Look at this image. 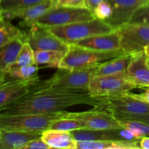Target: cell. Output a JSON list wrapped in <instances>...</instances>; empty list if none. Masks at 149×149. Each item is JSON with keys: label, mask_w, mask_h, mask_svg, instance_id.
I'll list each match as a JSON object with an SVG mask.
<instances>
[{"label": "cell", "mask_w": 149, "mask_h": 149, "mask_svg": "<svg viewBox=\"0 0 149 149\" xmlns=\"http://www.w3.org/2000/svg\"><path fill=\"white\" fill-rule=\"evenodd\" d=\"M149 58L145 52L135 54L125 71L128 80L136 88H146L149 86Z\"/></svg>", "instance_id": "9a60e30c"}, {"label": "cell", "mask_w": 149, "mask_h": 149, "mask_svg": "<svg viewBox=\"0 0 149 149\" xmlns=\"http://www.w3.org/2000/svg\"><path fill=\"white\" fill-rule=\"evenodd\" d=\"M49 28L53 34L68 45L95 35L110 33L114 31L105 20L97 18Z\"/></svg>", "instance_id": "277c9868"}, {"label": "cell", "mask_w": 149, "mask_h": 149, "mask_svg": "<svg viewBox=\"0 0 149 149\" xmlns=\"http://www.w3.org/2000/svg\"><path fill=\"white\" fill-rule=\"evenodd\" d=\"M94 17L102 20H106L112 15L113 8L108 0L103 1L98 4L97 7L93 12Z\"/></svg>", "instance_id": "f546056e"}, {"label": "cell", "mask_w": 149, "mask_h": 149, "mask_svg": "<svg viewBox=\"0 0 149 149\" xmlns=\"http://www.w3.org/2000/svg\"><path fill=\"white\" fill-rule=\"evenodd\" d=\"M82 47L89 48L94 50L101 52H111V51H120V37L116 30L110 33L95 35L87 39H82L74 43Z\"/></svg>", "instance_id": "2e32d148"}, {"label": "cell", "mask_w": 149, "mask_h": 149, "mask_svg": "<svg viewBox=\"0 0 149 149\" xmlns=\"http://www.w3.org/2000/svg\"><path fill=\"white\" fill-rule=\"evenodd\" d=\"M55 5L54 0H44L41 2L15 11L2 12V16L4 19L12 20L15 18L20 19L19 23L22 28L31 27L37 23L39 19L45 15L49 10Z\"/></svg>", "instance_id": "4fadbf2b"}, {"label": "cell", "mask_w": 149, "mask_h": 149, "mask_svg": "<svg viewBox=\"0 0 149 149\" xmlns=\"http://www.w3.org/2000/svg\"><path fill=\"white\" fill-rule=\"evenodd\" d=\"M23 40L34 51L58 50L67 52L69 49V45L53 34L48 26L38 23L23 31Z\"/></svg>", "instance_id": "9c48e42d"}, {"label": "cell", "mask_w": 149, "mask_h": 149, "mask_svg": "<svg viewBox=\"0 0 149 149\" xmlns=\"http://www.w3.org/2000/svg\"><path fill=\"white\" fill-rule=\"evenodd\" d=\"M106 0H86V7L91 12L94 11L95 9L100 4L102 1Z\"/></svg>", "instance_id": "836d02e7"}, {"label": "cell", "mask_w": 149, "mask_h": 149, "mask_svg": "<svg viewBox=\"0 0 149 149\" xmlns=\"http://www.w3.org/2000/svg\"><path fill=\"white\" fill-rule=\"evenodd\" d=\"M23 36V31L14 26L10 20L4 17L0 19V47Z\"/></svg>", "instance_id": "603a6c76"}, {"label": "cell", "mask_w": 149, "mask_h": 149, "mask_svg": "<svg viewBox=\"0 0 149 149\" xmlns=\"http://www.w3.org/2000/svg\"><path fill=\"white\" fill-rule=\"evenodd\" d=\"M34 63H36L34 58V50L32 49L31 45L28 42H24L23 46L21 47L17 54L15 61L10 65L8 72L19 67L32 65Z\"/></svg>", "instance_id": "d4e9b609"}, {"label": "cell", "mask_w": 149, "mask_h": 149, "mask_svg": "<svg viewBox=\"0 0 149 149\" xmlns=\"http://www.w3.org/2000/svg\"><path fill=\"white\" fill-rule=\"evenodd\" d=\"M133 55L132 54L124 53L116 58L101 63L96 68L94 75H104L125 72Z\"/></svg>", "instance_id": "ffe728a7"}, {"label": "cell", "mask_w": 149, "mask_h": 149, "mask_svg": "<svg viewBox=\"0 0 149 149\" xmlns=\"http://www.w3.org/2000/svg\"><path fill=\"white\" fill-rule=\"evenodd\" d=\"M136 88L129 81L125 72L104 75H94L88 87V92L94 97H106L129 92Z\"/></svg>", "instance_id": "8992f818"}, {"label": "cell", "mask_w": 149, "mask_h": 149, "mask_svg": "<svg viewBox=\"0 0 149 149\" xmlns=\"http://www.w3.org/2000/svg\"><path fill=\"white\" fill-rule=\"evenodd\" d=\"M81 128H83V125L79 120L66 117L56 119L51 124L49 127V129L51 130L64 132H72Z\"/></svg>", "instance_id": "484cf974"}, {"label": "cell", "mask_w": 149, "mask_h": 149, "mask_svg": "<svg viewBox=\"0 0 149 149\" xmlns=\"http://www.w3.org/2000/svg\"><path fill=\"white\" fill-rule=\"evenodd\" d=\"M117 119H134V120L141 121L149 125V113L144 115H134V116H125L116 118Z\"/></svg>", "instance_id": "d6a6232c"}, {"label": "cell", "mask_w": 149, "mask_h": 149, "mask_svg": "<svg viewBox=\"0 0 149 149\" xmlns=\"http://www.w3.org/2000/svg\"><path fill=\"white\" fill-rule=\"evenodd\" d=\"M42 138L51 148L77 149V141L70 132L48 129L42 132Z\"/></svg>", "instance_id": "ac0fdd59"}, {"label": "cell", "mask_w": 149, "mask_h": 149, "mask_svg": "<svg viewBox=\"0 0 149 149\" xmlns=\"http://www.w3.org/2000/svg\"><path fill=\"white\" fill-rule=\"evenodd\" d=\"M124 53L122 50L101 52L71 44L60 63L58 68L66 70L90 68Z\"/></svg>", "instance_id": "3957f363"}, {"label": "cell", "mask_w": 149, "mask_h": 149, "mask_svg": "<svg viewBox=\"0 0 149 149\" xmlns=\"http://www.w3.org/2000/svg\"><path fill=\"white\" fill-rule=\"evenodd\" d=\"M116 31L120 37L121 49L125 53H140L149 45V25L127 23Z\"/></svg>", "instance_id": "30bf717a"}, {"label": "cell", "mask_w": 149, "mask_h": 149, "mask_svg": "<svg viewBox=\"0 0 149 149\" xmlns=\"http://www.w3.org/2000/svg\"><path fill=\"white\" fill-rule=\"evenodd\" d=\"M113 8L112 15L105 20L114 30L129 23L134 12L148 0H108Z\"/></svg>", "instance_id": "5bb4252c"}, {"label": "cell", "mask_w": 149, "mask_h": 149, "mask_svg": "<svg viewBox=\"0 0 149 149\" xmlns=\"http://www.w3.org/2000/svg\"><path fill=\"white\" fill-rule=\"evenodd\" d=\"M66 112L0 115V129L42 133L49 129L54 121L65 117Z\"/></svg>", "instance_id": "7a4b0ae2"}, {"label": "cell", "mask_w": 149, "mask_h": 149, "mask_svg": "<svg viewBox=\"0 0 149 149\" xmlns=\"http://www.w3.org/2000/svg\"><path fill=\"white\" fill-rule=\"evenodd\" d=\"M44 0H1L0 8L2 12L15 11L41 2Z\"/></svg>", "instance_id": "4316f807"}, {"label": "cell", "mask_w": 149, "mask_h": 149, "mask_svg": "<svg viewBox=\"0 0 149 149\" xmlns=\"http://www.w3.org/2000/svg\"><path fill=\"white\" fill-rule=\"evenodd\" d=\"M97 66L74 70L58 68L55 74L49 79L45 81L42 80L39 88L57 89L71 91H88L89 84L92 77L94 76Z\"/></svg>", "instance_id": "5b68a950"}, {"label": "cell", "mask_w": 149, "mask_h": 149, "mask_svg": "<svg viewBox=\"0 0 149 149\" xmlns=\"http://www.w3.org/2000/svg\"><path fill=\"white\" fill-rule=\"evenodd\" d=\"M123 127L131 130L141 137L149 136V125L134 119H118Z\"/></svg>", "instance_id": "83f0119b"}, {"label": "cell", "mask_w": 149, "mask_h": 149, "mask_svg": "<svg viewBox=\"0 0 149 149\" xmlns=\"http://www.w3.org/2000/svg\"><path fill=\"white\" fill-rule=\"evenodd\" d=\"M148 63H149V61H148Z\"/></svg>", "instance_id": "b9f144b4"}, {"label": "cell", "mask_w": 149, "mask_h": 149, "mask_svg": "<svg viewBox=\"0 0 149 149\" xmlns=\"http://www.w3.org/2000/svg\"><path fill=\"white\" fill-rule=\"evenodd\" d=\"M42 137V133L20 130H1L2 149H21L33 140Z\"/></svg>", "instance_id": "e0dca14e"}, {"label": "cell", "mask_w": 149, "mask_h": 149, "mask_svg": "<svg viewBox=\"0 0 149 149\" xmlns=\"http://www.w3.org/2000/svg\"><path fill=\"white\" fill-rule=\"evenodd\" d=\"M95 18L87 7H68L55 6L48 10L37 21L39 24L53 27Z\"/></svg>", "instance_id": "ba28073f"}, {"label": "cell", "mask_w": 149, "mask_h": 149, "mask_svg": "<svg viewBox=\"0 0 149 149\" xmlns=\"http://www.w3.org/2000/svg\"><path fill=\"white\" fill-rule=\"evenodd\" d=\"M65 117L78 119L82 123L83 128L93 130H108L122 127L119 120L107 110L94 108L82 112H66Z\"/></svg>", "instance_id": "8fae6325"}, {"label": "cell", "mask_w": 149, "mask_h": 149, "mask_svg": "<svg viewBox=\"0 0 149 149\" xmlns=\"http://www.w3.org/2000/svg\"><path fill=\"white\" fill-rule=\"evenodd\" d=\"M54 1H55V0H54Z\"/></svg>", "instance_id": "7bdbcfd3"}, {"label": "cell", "mask_w": 149, "mask_h": 149, "mask_svg": "<svg viewBox=\"0 0 149 149\" xmlns=\"http://www.w3.org/2000/svg\"><path fill=\"white\" fill-rule=\"evenodd\" d=\"M38 71L39 65L36 63L19 67L9 71L5 75V80H30L39 77Z\"/></svg>", "instance_id": "cb8c5ba5"}, {"label": "cell", "mask_w": 149, "mask_h": 149, "mask_svg": "<svg viewBox=\"0 0 149 149\" xmlns=\"http://www.w3.org/2000/svg\"><path fill=\"white\" fill-rule=\"evenodd\" d=\"M140 147L143 149H149V136H144L140 140Z\"/></svg>", "instance_id": "d590c367"}, {"label": "cell", "mask_w": 149, "mask_h": 149, "mask_svg": "<svg viewBox=\"0 0 149 149\" xmlns=\"http://www.w3.org/2000/svg\"><path fill=\"white\" fill-rule=\"evenodd\" d=\"M128 23L149 25V0L141 4L134 12Z\"/></svg>", "instance_id": "f1b7e54d"}, {"label": "cell", "mask_w": 149, "mask_h": 149, "mask_svg": "<svg viewBox=\"0 0 149 149\" xmlns=\"http://www.w3.org/2000/svg\"><path fill=\"white\" fill-rule=\"evenodd\" d=\"M21 149H51V148L42 140L41 137L28 143Z\"/></svg>", "instance_id": "1f68e13d"}, {"label": "cell", "mask_w": 149, "mask_h": 149, "mask_svg": "<svg viewBox=\"0 0 149 149\" xmlns=\"http://www.w3.org/2000/svg\"><path fill=\"white\" fill-rule=\"evenodd\" d=\"M65 53L66 52L58 50L34 51L35 63L38 65H45L47 68H58Z\"/></svg>", "instance_id": "7402d4cb"}, {"label": "cell", "mask_w": 149, "mask_h": 149, "mask_svg": "<svg viewBox=\"0 0 149 149\" xmlns=\"http://www.w3.org/2000/svg\"><path fill=\"white\" fill-rule=\"evenodd\" d=\"M144 89H145V92H143V93H141V94L135 95H136L137 97H139L140 99H141V100H143V101L149 103V86Z\"/></svg>", "instance_id": "e575fe53"}, {"label": "cell", "mask_w": 149, "mask_h": 149, "mask_svg": "<svg viewBox=\"0 0 149 149\" xmlns=\"http://www.w3.org/2000/svg\"><path fill=\"white\" fill-rule=\"evenodd\" d=\"M105 109L116 118L149 113V103L129 92L104 97Z\"/></svg>", "instance_id": "52a82bcc"}, {"label": "cell", "mask_w": 149, "mask_h": 149, "mask_svg": "<svg viewBox=\"0 0 149 149\" xmlns=\"http://www.w3.org/2000/svg\"><path fill=\"white\" fill-rule=\"evenodd\" d=\"M23 43V36L0 47V75L5 77L10 65L15 61Z\"/></svg>", "instance_id": "d6986e66"}, {"label": "cell", "mask_w": 149, "mask_h": 149, "mask_svg": "<svg viewBox=\"0 0 149 149\" xmlns=\"http://www.w3.org/2000/svg\"><path fill=\"white\" fill-rule=\"evenodd\" d=\"M144 52H145V53L148 55V57L149 58V45L145 48V49H144Z\"/></svg>", "instance_id": "74e56055"}, {"label": "cell", "mask_w": 149, "mask_h": 149, "mask_svg": "<svg viewBox=\"0 0 149 149\" xmlns=\"http://www.w3.org/2000/svg\"><path fill=\"white\" fill-rule=\"evenodd\" d=\"M42 80L39 77L30 80H10L0 85V111L17 99L36 88Z\"/></svg>", "instance_id": "7c38bea8"}, {"label": "cell", "mask_w": 149, "mask_h": 149, "mask_svg": "<svg viewBox=\"0 0 149 149\" xmlns=\"http://www.w3.org/2000/svg\"><path fill=\"white\" fill-rule=\"evenodd\" d=\"M6 81L5 77L2 75H0V85H1L2 84H4Z\"/></svg>", "instance_id": "8d00e7d4"}, {"label": "cell", "mask_w": 149, "mask_h": 149, "mask_svg": "<svg viewBox=\"0 0 149 149\" xmlns=\"http://www.w3.org/2000/svg\"><path fill=\"white\" fill-rule=\"evenodd\" d=\"M0 149H2V145H1V129H0Z\"/></svg>", "instance_id": "f35d334b"}, {"label": "cell", "mask_w": 149, "mask_h": 149, "mask_svg": "<svg viewBox=\"0 0 149 149\" xmlns=\"http://www.w3.org/2000/svg\"><path fill=\"white\" fill-rule=\"evenodd\" d=\"M0 1H1V0H0Z\"/></svg>", "instance_id": "60d3db41"}, {"label": "cell", "mask_w": 149, "mask_h": 149, "mask_svg": "<svg viewBox=\"0 0 149 149\" xmlns=\"http://www.w3.org/2000/svg\"><path fill=\"white\" fill-rule=\"evenodd\" d=\"M1 17H3V16H2V10H1V8H0V19H1Z\"/></svg>", "instance_id": "ab89813d"}, {"label": "cell", "mask_w": 149, "mask_h": 149, "mask_svg": "<svg viewBox=\"0 0 149 149\" xmlns=\"http://www.w3.org/2000/svg\"><path fill=\"white\" fill-rule=\"evenodd\" d=\"M55 6L68 7H86V0H55Z\"/></svg>", "instance_id": "4dcf8cb0"}, {"label": "cell", "mask_w": 149, "mask_h": 149, "mask_svg": "<svg viewBox=\"0 0 149 149\" xmlns=\"http://www.w3.org/2000/svg\"><path fill=\"white\" fill-rule=\"evenodd\" d=\"M42 81L33 91L4 108L0 115L55 113L81 104L105 109L104 97H94L88 91L40 89Z\"/></svg>", "instance_id": "6da1fadb"}, {"label": "cell", "mask_w": 149, "mask_h": 149, "mask_svg": "<svg viewBox=\"0 0 149 149\" xmlns=\"http://www.w3.org/2000/svg\"><path fill=\"white\" fill-rule=\"evenodd\" d=\"M140 140L135 141H77V149H138Z\"/></svg>", "instance_id": "44dd1931"}]
</instances>
